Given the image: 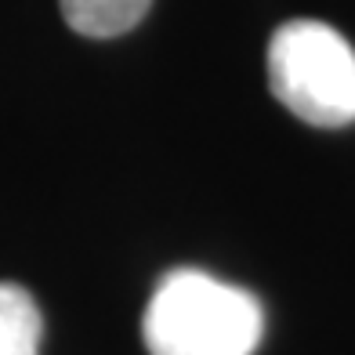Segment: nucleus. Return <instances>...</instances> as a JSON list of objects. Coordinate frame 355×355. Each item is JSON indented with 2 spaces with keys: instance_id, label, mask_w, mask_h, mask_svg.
Returning a JSON list of instances; mask_svg holds the SVG:
<instances>
[{
  "instance_id": "f257e3e1",
  "label": "nucleus",
  "mask_w": 355,
  "mask_h": 355,
  "mask_svg": "<svg viewBox=\"0 0 355 355\" xmlns=\"http://www.w3.org/2000/svg\"><path fill=\"white\" fill-rule=\"evenodd\" d=\"M261 334V301L200 268L167 272L141 319L149 355H254Z\"/></svg>"
},
{
  "instance_id": "f03ea898",
  "label": "nucleus",
  "mask_w": 355,
  "mask_h": 355,
  "mask_svg": "<svg viewBox=\"0 0 355 355\" xmlns=\"http://www.w3.org/2000/svg\"><path fill=\"white\" fill-rule=\"evenodd\" d=\"M272 94L315 127L355 120V47L315 19L283 22L268 40Z\"/></svg>"
},
{
  "instance_id": "7ed1b4c3",
  "label": "nucleus",
  "mask_w": 355,
  "mask_h": 355,
  "mask_svg": "<svg viewBox=\"0 0 355 355\" xmlns=\"http://www.w3.org/2000/svg\"><path fill=\"white\" fill-rule=\"evenodd\" d=\"M58 4L69 29H76L80 37L105 40L135 29L153 0H58Z\"/></svg>"
},
{
  "instance_id": "20e7f679",
  "label": "nucleus",
  "mask_w": 355,
  "mask_h": 355,
  "mask_svg": "<svg viewBox=\"0 0 355 355\" xmlns=\"http://www.w3.org/2000/svg\"><path fill=\"white\" fill-rule=\"evenodd\" d=\"M44 319L33 294L19 283H0V355H40Z\"/></svg>"
}]
</instances>
